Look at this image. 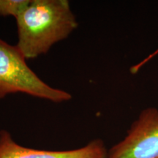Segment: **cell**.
Instances as JSON below:
<instances>
[{
    "label": "cell",
    "instance_id": "1",
    "mask_svg": "<svg viewBox=\"0 0 158 158\" xmlns=\"http://www.w3.org/2000/svg\"><path fill=\"white\" fill-rule=\"evenodd\" d=\"M15 20L16 45L27 59L47 54L78 27L67 0H29Z\"/></svg>",
    "mask_w": 158,
    "mask_h": 158
},
{
    "label": "cell",
    "instance_id": "2",
    "mask_svg": "<svg viewBox=\"0 0 158 158\" xmlns=\"http://www.w3.org/2000/svg\"><path fill=\"white\" fill-rule=\"evenodd\" d=\"M26 60L16 45H10L0 38V98L10 94L23 93L58 103L72 98L69 92L43 81Z\"/></svg>",
    "mask_w": 158,
    "mask_h": 158
},
{
    "label": "cell",
    "instance_id": "3",
    "mask_svg": "<svg viewBox=\"0 0 158 158\" xmlns=\"http://www.w3.org/2000/svg\"><path fill=\"white\" fill-rule=\"evenodd\" d=\"M106 158H158V108L142 110L127 135L108 150Z\"/></svg>",
    "mask_w": 158,
    "mask_h": 158
},
{
    "label": "cell",
    "instance_id": "4",
    "mask_svg": "<svg viewBox=\"0 0 158 158\" xmlns=\"http://www.w3.org/2000/svg\"><path fill=\"white\" fill-rule=\"evenodd\" d=\"M107 154L101 139H94L78 149L50 151L23 147L7 130L0 131V158H106Z\"/></svg>",
    "mask_w": 158,
    "mask_h": 158
},
{
    "label": "cell",
    "instance_id": "5",
    "mask_svg": "<svg viewBox=\"0 0 158 158\" xmlns=\"http://www.w3.org/2000/svg\"><path fill=\"white\" fill-rule=\"evenodd\" d=\"M29 2V0H0V15L15 19Z\"/></svg>",
    "mask_w": 158,
    "mask_h": 158
},
{
    "label": "cell",
    "instance_id": "6",
    "mask_svg": "<svg viewBox=\"0 0 158 158\" xmlns=\"http://www.w3.org/2000/svg\"><path fill=\"white\" fill-rule=\"evenodd\" d=\"M157 54H158V49H157V50H156L155 52L153 53L152 54L150 55V56H148L147 59H144L143 62H141V63H138V64H136V65H135V66L132 67V68H131V72L133 73H137L138 71L140 70V68H141V67L143 66V65H144V64H146V62H147L148 61H149L150 59L152 58L153 56H155V55H157Z\"/></svg>",
    "mask_w": 158,
    "mask_h": 158
}]
</instances>
